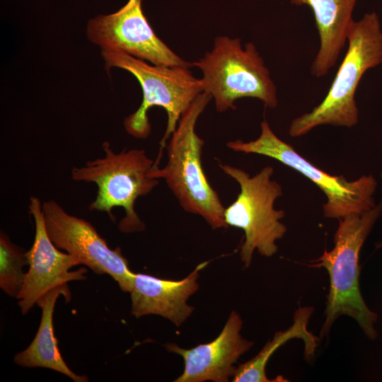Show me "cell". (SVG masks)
Returning a JSON list of instances; mask_svg holds the SVG:
<instances>
[{
    "label": "cell",
    "instance_id": "6da1fadb",
    "mask_svg": "<svg viewBox=\"0 0 382 382\" xmlns=\"http://www.w3.org/2000/svg\"><path fill=\"white\" fill-rule=\"evenodd\" d=\"M382 212V202L359 213L338 219L334 248L314 260L311 267H324L330 277V290L320 335H328L335 320L346 315L354 318L371 340L377 336V314L371 311L361 296L359 284V253Z\"/></svg>",
    "mask_w": 382,
    "mask_h": 382
},
{
    "label": "cell",
    "instance_id": "7a4b0ae2",
    "mask_svg": "<svg viewBox=\"0 0 382 382\" xmlns=\"http://www.w3.org/2000/svg\"><path fill=\"white\" fill-rule=\"evenodd\" d=\"M382 63V29L372 11L354 21L347 38V50L323 101L311 112L294 119L289 134L297 137L315 127L330 125L352 127L359 120L355 100L358 85L369 69Z\"/></svg>",
    "mask_w": 382,
    "mask_h": 382
},
{
    "label": "cell",
    "instance_id": "3957f363",
    "mask_svg": "<svg viewBox=\"0 0 382 382\" xmlns=\"http://www.w3.org/2000/svg\"><path fill=\"white\" fill-rule=\"evenodd\" d=\"M212 98L210 94L202 93L183 114L167 145L166 166L154 168L151 176L165 180L185 212L200 216L212 228L217 229L228 227L225 207L204 172V141L195 130L199 117Z\"/></svg>",
    "mask_w": 382,
    "mask_h": 382
},
{
    "label": "cell",
    "instance_id": "277c9868",
    "mask_svg": "<svg viewBox=\"0 0 382 382\" xmlns=\"http://www.w3.org/2000/svg\"><path fill=\"white\" fill-rule=\"evenodd\" d=\"M107 70L117 67L131 73L139 81L143 92L140 107L125 117L127 133L146 139L151 133L147 112L154 106L163 108L168 115L166 132L160 141L155 166L158 167L167 140L176 129L183 114L199 95L204 92L202 79H196L187 67L150 65L144 60L119 52H101Z\"/></svg>",
    "mask_w": 382,
    "mask_h": 382
},
{
    "label": "cell",
    "instance_id": "5b68a950",
    "mask_svg": "<svg viewBox=\"0 0 382 382\" xmlns=\"http://www.w3.org/2000/svg\"><path fill=\"white\" fill-rule=\"evenodd\" d=\"M104 156L88 161L84 166L71 170L74 181L94 183L98 187L90 210L105 212L111 219L114 207L125 209V216L119 223L121 232L142 231L145 224L137 214L134 204L139 197L146 195L156 187L159 179L152 178L154 161L143 149H132L115 153L108 141L103 142Z\"/></svg>",
    "mask_w": 382,
    "mask_h": 382
},
{
    "label": "cell",
    "instance_id": "8992f818",
    "mask_svg": "<svg viewBox=\"0 0 382 382\" xmlns=\"http://www.w3.org/2000/svg\"><path fill=\"white\" fill-rule=\"evenodd\" d=\"M192 66L202 72L204 92L214 98L218 112L236 109L235 101L245 97L270 108L278 105L277 87L253 42L243 47L239 38L217 37L212 50Z\"/></svg>",
    "mask_w": 382,
    "mask_h": 382
},
{
    "label": "cell",
    "instance_id": "52a82bcc",
    "mask_svg": "<svg viewBox=\"0 0 382 382\" xmlns=\"http://www.w3.org/2000/svg\"><path fill=\"white\" fill-rule=\"evenodd\" d=\"M219 167L240 186L236 200L225 208L224 220L228 226L243 231L245 240L240 257L248 267L255 250L265 257L274 255L278 250L276 241L286 232V226L280 221L284 212L274 207L275 200L282 195V187L272 179L274 169L271 166L264 167L253 177L230 165L219 164Z\"/></svg>",
    "mask_w": 382,
    "mask_h": 382
},
{
    "label": "cell",
    "instance_id": "ba28073f",
    "mask_svg": "<svg viewBox=\"0 0 382 382\" xmlns=\"http://www.w3.org/2000/svg\"><path fill=\"white\" fill-rule=\"evenodd\" d=\"M257 139L245 142L241 139L228 141L227 147L236 152L256 154L276 159L296 170L313 182L325 195L324 216L340 219L352 213L373 208L377 183L371 175H363L348 181L342 175H332L313 166L297 153L291 145L280 139L264 120Z\"/></svg>",
    "mask_w": 382,
    "mask_h": 382
},
{
    "label": "cell",
    "instance_id": "9c48e42d",
    "mask_svg": "<svg viewBox=\"0 0 382 382\" xmlns=\"http://www.w3.org/2000/svg\"><path fill=\"white\" fill-rule=\"evenodd\" d=\"M142 0H129L117 11L91 18L86 37L102 50L124 52L152 64L190 68L155 34L141 7Z\"/></svg>",
    "mask_w": 382,
    "mask_h": 382
},
{
    "label": "cell",
    "instance_id": "30bf717a",
    "mask_svg": "<svg viewBox=\"0 0 382 382\" xmlns=\"http://www.w3.org/2000/svg\"><path fill=\"white\" fill-rule=\"evenodd\" d=\"M47 233L59 249L66 251L98 274L110 275L125 292H130L135 273L121 249H111L87 221L68 214L57 202L42 203Z\"/></svg>",
    "mask_w": 382,
    "mask_h": 382
},
{
    "label": "cell",
    "instance_id": "8fae6325",
    "mask_svg": "<svg viewBox=\"0 0 382 382\" xmlns=\"http://www.w3.org/2000/svg\"><path fill=\"white\" fill-rule=\"evenodd\" d=\"M29 212L35 222V238L26 255L28 271L23 287L17 296L23 314H26L37 301L50 290L70 281L86 278V269L70 271L80 265L74 255L59 251L50 239L46 228L42 203L36 197H30Z\"/></svg>",
    "mask_w": 382,
    "mask_h": 382
},
{
    "label": "cell",
    "instance_id": "7c38bea8",
    "mask_svg": "<svg viewBox=\"0 0 382 382\" xmlns=\"http://www.w3.org/2000/svg\"><path fill=\"white\" fill-rule=\"evenodd\" d=\"M243 321L232 311L219 335L212 342L183 349L174 343L165 345L167 350L184 359V371L175 382H227L233 376V364L247 352L253 342L240 334Z\"/></svg>",
    "mask_w": 382,
    "mask_h": 382
},
{
    "label": "cell",
    "instance_id": "4fadbf2b",
    "mask_svg": "<svg viewBox=\"0 0 382 382\" xmlns=\"http://www.w3.org/2000/svg\"><path fill=\"white\" fill-rule=\"evenodd\" d=\"M207 263L200 264L180 280L163 279L135 273L129 292L132 314L137 318L158 315L180 326L193 312L194 307L189 306L187 301L198 289L199 272Z\"/></svg>",
    "mask_w": 382,
    "mask_h": 382
},
{
    "label": "cell",
    "instance_id": "5bb4252c",
    "mask_svg": "<svg viewBox=\"0 0 382 382\" xmlns=\"http://www.w3.org/2000/svg\"><path fill=\"white\" fill-rule=\"evenodd\" d=\"M357 0H290L296 6L311 8L320 46L311 66L312 76H325L336 64L354 20L352 13Z\"/></svg>",
    "mask_w": 382,
    "mask_h": 382
},
{
    "label": "cell",
    "instance_id": "9a60e30c",
    "mask_svg": "<svg viewBox=\"0 0 382 382\" xmlns=\"http://www.w3.org/2000/svg\"><path fill=\"white\" fill-rule=\"evenodd\" d=\"M62 295L69 301L71 293L67 284L57 286L42 296L37 305L42 309L38 330L32 342L16 354L14 362L26 368L42 367L59 372L76 382L88 381V377L72 371L64 361L57 345L53 325V313L57 298Z\"/></svg>",
    "mask_w": 382,
    "mask_h": 382
},
{
    "label": "cell",
    "instance_id": "2e32d148",
    "mask_svg": "<svg viewBox=\"0 0 382 382\" xmlns=\"http://www.w3.org/2000/svg\"><path fill=\"white\" fill-rule=\"evenodd\" d=\"M313 313L311 306L299 307L294 315L293 324L286 330L276 332L259 353L249 361L236 367L233 382H271L266 375V364L273 353L289 340L298 338L304 343V356L311 359L314 356L319 338L311 332L308 328L309 319Z\"/></svg>",
    "mask_w": 382,
    "mask_h": 382
},
{
    "label": "cell",
    "instance_id": "e0dca14e",
    "mask_svg": "<svg viewBox=\"0 0 382 382\" xmlns=\"http://www.w3.org/2000/svg\"><path fill=\"white\" fill-rule=\"evenodd\" d=\"M26 252L13 243L2 231L0 235V287L8 296L17 298L26 276L28 265Z\"/></svg>",
    "mask_w": 382,
    "mask_h": 382
}]
</instances>
